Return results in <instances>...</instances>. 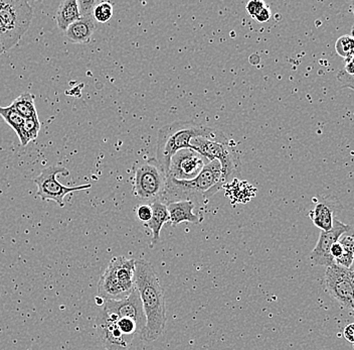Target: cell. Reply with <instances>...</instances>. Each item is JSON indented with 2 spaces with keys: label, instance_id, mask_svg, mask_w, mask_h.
Listing matches in <instances>:
<instances>
[{
  "label": "cell",
  "instance_id": "cell-1",
  "mask_svg": "<svg viewBox=\"0 0 354 350\" xmlns=\"http://www.w3.org/2000/svg\"><path fill=\"white\" fill-rule=\"evenodd\" d=\"M135 288L140 295L146 325L141 338L146 342L158 339L166 324L165 291L149 261L139 259L135 261Z\"/></svg>",
  "mask_w": 354,
  "mask_h": 350
},
{
  "label": "cell",
  "instance_id": "cell-2",
  "mask_svg": "<svg viewBox=\"0 0 354 350\" xmlns=\"http://www.w3.org/2000/svg\"><path fill=\"white\" fill-rule=\"evenodd\" d=\"M203 137L218 143H227L229 139L221 130L194 121H174L162 126L157 134L156 156L166 176L169 170L170 161L174 154L185 148H192V141Z\"/></svg>",
  "mask_w": 354,
  "mask_h": 350
},
{
  "label": "cell",
  "instance_id": "cell-3",
  "mask_svg": "<svg viewBox=\"0 0 354 350\" xmlns=\"http://www.w3.org/2000/svg\"><path fill=\"white\" fill-rule=\"evenodd\" d=\"M225 186L221 167L218 159L209 161L194 180L178 181L167 178L165 195L161 202L188 200L196 204L207 202Z\"/></svg>",
  "mask_w": 354,
  "mask_h": 350
},
{
  "label": "cell",
  "instance_id": "cell-4",
  "mask_svg": "<svg viewBox=\"0 0 354 350\" xmlns=\"http://www.w3.org/2000/svg\"><path fill=\"white\" fill-rule=\"evenodd\" d=\"M167 184V176L158 161L154 159L137 161L133 177V194L144 201L162 199Z\"/></svg>",
  "mask_w": 354,
  "mask_h": 350
},
{
  "label": "cell",
  "instance_id": "cell-5",
  "mask_svg": "<svg viewBox=\"0 0 354 350\" xmlns=\"http://www.w3.org/2000/svg\"><path fill=\"white\" fill-rule=\"evenodd\" d=\"M32 15V8L26 0H0V21L10 48L17 45L28 32Z\"/></svg>",
  "mask_w": 354,
  "mask_h": 350
},
{
  "label": "cell",
  "instance_id": "cell-6",
  "mask_svg": "<svg viewBox=\"0 0 354 350\" xmlns=\"http://www.w3.org/2000/svg\"><path fill=\"white\" fill-rule=\"evenodd\" d=\"M192 150L205 156L209 161L218 159L221 167L223 182L227 185L230 181L240 175L241 161L238 154L227 143H218L203 137H196L192 141Z\"/></svg>",
  "mask_w": 354,
  "mask_h": 350
},
{
  "label": "cell",
  "instance_id": "cell-7",
  "mask_svg": "<svg viewBox=\"0 0 354 350\" xmlns=\"http://www.w3.org/2000/svg\"><path fill=\"white\" fill-rule=\"evenodd\" d=\"M70 174L68 170L64 167H48L41 173L39 176L35 177L33 182L37 186V196L41 197V200H53L57 205L64 207L65 202L64 199L66 195L72 192L82 191V190L90 189L91 184L86 185L75 186V187H66L63 184L57 181V175L68 176Z\"/></svg>",
  "mask_w": 354,
  "mask_h": 350
},
{
  "label": "cell",
  "instance_id": "cell-8",
  "mask_svg": "<svg viewBox=\"0 0 354 350\" xmlns=\"http://www.w3.org/2000/svg\"><path fill=\"white\" fill-rule=\"evenodd\" d=\"M325 286L331 298L353 315V292L349 278V270L336 263L327 268L325 272Z\"/></svg>",
  "mask_w": 354,
  "mask_h": 350
},
{
  "label": "cell",
  "instance_id": "cell-9",
  "mask_svg": "<svg viewBox=\"0 0 354 350\" xmlns=\"http://www.w3.org/2000/svg\"><path fill=\"white\" fill-rule=\"evenodd\" d=\"M209 163V159L192 148L178 150L170 161L167 178L178 181L194 180Z\"/></svg>",
  "mask_w": 354,
  "mask_h": 350
},
{
  "label": "cell",
  "instance_id": "cell-10",
  "mask_svg": "<svg viewBox=\"0 0 354 350\" xmlns=\"http://www.w3.org/2000/svg\"><path fill=\"white\" fill-rule=\"evenodd\" d=\"M97 332L106 350H129L133 339L126 338L117 326L116 319L100 309L96 318Z\"/></svg>",
  "mask_w": 354,
  "mask_h": 350
},
{
  "label": "cell",
  "instance_id": "cell-11",
  "mask_svg": "<svg viewBox=\"0 0 354 350\" xmlns=\"http://www.w3.org/2000/svg\"><path fill=\"white\" fill-rule=\"evenodd\" d=\"M101 309L116 319L123 318V317L131 318L136 321L143 330L145 328L146 317L144 314L142 302H141L140 295L135 287L127 298L119 301L106 300L101 306Z\"/></svg>",
  "mask_w": 354,
  "mask_h": 350
},
{
  "label": "cell",
  "instance_id": "cell-12",
  "mask_svg": "<svg viewBox=\"0 0 354 350\" xmlns=\"http://www.w3.org/2000/svg\"><path fill=\"white\" fill-rule=\"evenodd\" d=\"M351 229V226L340 222L334 219L333 226L328 231H321L317 245L311 252L310 259L315 265L330 267L334 265L333 258L331 256L330 250L334 243H337L343 234H347Z\"/></svg>",
  "mask_w": 354,
  "mask_h": 350
},
{
  "label": "cell",
  "instance_id": "cell-13",
  "mask_svg": "<svg viewBox=\"0 0 354 350\" xmlns=\"http://www.w3.org/2000/svg\"><path fill=\"white\" fill-rule=\"evenodd\" d=\"M135 261L136 260L134 259L114 256L109 263L116 274L119 286L126 297L129 296L135 287Z\"/></svg>",
  "mask_w": 354,
  "mask_h": 350
},
{
  "label": "cell",
  "instance_id": "cell-14",
  "mask_svg": "<svg viewBox=\"0 0 354 350\" xmlns=\"http://www.w3.org/2000/svg\"><path fill=\"white\" fill-rule=\"evenodd\" d=\"M96 30L95 19L93 13L83 15L74 24H71L65 32L66 39L74 44H86L90 42L91 37Z\"/></svg>",
  "mask_w": 354,
  "mask_h": 350
},
{
  "label": "cell",
  "instance_id": "cell-15",
  "mask_svg": "<svg viewBox=\"0 0 354 350\" xmlns=\"http://www.w3.org/2000/svg\"><path fill=\"white\" fill-rule=\"evenodd\" d=\"M168 213H169L170 222L172 226L180 225L183 222L194 223L198 225L203 220L201 216L194 213V202L188 200L176 201V202L166 203Z\"/></svg>",
  "mask_w": 354,
  "mask_h": 350
},
{
  "label": "cell",
  "instance_id": "cell-16",
  "mask_svg": "<svg viewBox=\"0 0 354 350\" xmlns=\"http://www.w3.org/2000/svg\"><path fill=\"white\" fill-rule=\"evenodd\" d=\"M98 295L100 298L105 301H119L127 298L122 291L118 281H117L116 274L110 263L100 278Z\"/></svg>",
  "mask_w": 354,
  "mask_h": 350
},
{
  "label": "cell",
  "instance_id": "cell-17",
  "mask_svg": "<svg viewBox=\"0 0 354 350\" xmlns=\"http://www.w3.org/2000/svg\"><path fill=\"white\" fill-rule=\"evenodd\" d=\"M152 217L144 226L149 228L152 232L151 243L150 247H153L160 240V232L163 226L170 221L169 213H168L167 206L161 202L160 200L154 201L151 203Z\"/></svg>",
  "mask_w": 354,
  "mask_h": 350
},
{
  "label": "cell",
  "instance_id": "cell-18",
  "mask_svg": "<svg viewBox=\"0 0 354 350\" xmlns=\"http://www.w3.org/2000/svg\"><path fill=\"white\" fill-rule=\"evenodd\" d=\"M81 17L77 0H64L55 15L57 26L66 32V28Z\"/></svg>",
  "mask_w": 354,
  "mask_h": 350
},
{
  "label": "cell",
  "instance_id": "cell-19",
  "mask_svg": "<svg viewBox=\"0 0 354 350\" xmlns=\"http://www.w3.org/2000/svg\"><path fill=\"white\" fill-rule=\"evenodd\" d=\"M333 215L334 210L328 204L323 202L316 204L314 209L309 213L310 218L321 231H328L331 229L333 226Z\"/></svg>",
  "mask_w": 354,
  "mask_h": 350
},
{
  "label": "cell",
  "instance_id": "cell-20",
  "mask_svg": "<svg viewBox=\"0 0 354 350\" xmlns=\"http://www.w3.org/2000/svg\"><path fill=\"white\" fill-rule=\"evenodd\" d=\"M15 110L24 117V119L37 117V108H35V96L30 93L24 92L19 95L15 101L11 103Z\"/></svg>",
  "mask_w": 354,
  "mask_h": 350
},
{
  "label": "cell",
  "instance_id": "cell-21",
  "mask_svg": "<svg viewBox=\"0 0 354 350\" xmlns=\"http://www.w3.org/2000/svg\"><path fill=\"white\" fill-rule=\"evenodd\" d=\"M39 130H41V123H39V116L24 119L21 130L17 134L21 145L26 146L30 141L37 139Z\"/></svg>",
  "mask_w": 354,
  "mask_h": 350
},
{
  "label": "cell",
  "instance_id": "cell-22",
  "mask_svg": "<svg viewBox=\"0 0 354 350\" xmlns=\"http://www.w3.org/2000/svg\"><path fill=\"white\" fill-rule=\"evenodd\" d=\"M343 247V254L339 260L335 261L336 265L349 270L353 265L354 258V234H343L339 238Z\"/></svg>",
  "mask_w": 354,
  "mask_h": 350
},
{
  "label": "cell",
  "instance_id": "cell-23",
  "mask_svg": "<svg viewBox=\"0 0 354 350\" xmlns=\"http://www.w3.org/2000/svg\"><path fill=\"white\" fill-rule=\"evenodd\" d=\"M0 116L6 121V123H8L13 130H15V134H19L22 125H24V119L13 108L11 104L10 105L6 106V107L0 106Z\"/></svg>",
  "mask_w": 354,
  "mask_h": 350
},
{
  "label": "cell",
  "instance_id": "cell-24",
  "mask_svg": "<svg viewBox=\"0 0 354 350\" xmlns=\"http://www.w3.org/2000/svg\"><path fill=\"white\" fill-rule=\"evenodd\" d=\"M335 51L345 60L354 56V37L351 35H342L336 41Z\"/></svg>",
  "mask_w": 354,
  "mask_h": 350
},
{
  "label": "cell",
  "instance_id": "cell-25",
  "mask_svg": "<svg viewBox=\"0 0 354 350\" xmlns=\"http://www.w3.org/2000/svg\"><path fill=\"white\" fill-rule=\"evenodd\" d=\"M113 12H114V10H113L112 3L108 1H102L95 6L93 17L98 23L106 24L112 19Z\"/></svg>",
  "mask_w": 354,
  "mask_h": 350
},
{
  "label": "cell",
  "instance_id": "cell-26",
  "mask_svg": "<svg viewBox=\"0 0 354 350\" xmlns=\"http://www.w3.org/2000/svg\"><path fill=\"white\" fill-rule=\"evenodd\" d=\"M136 217L139 221L145 225L152 217V208L149 204H142L136 208Z\"/></svg>",
  "mask_w": 354,
  "mask_h": 350
},
{
  "label": "cell",
  "instance_id": "cell-27",
  "mask_svg": "<svg viewBox=\"0 0 354 350\" xmlns=\"http://www.w3.org/2000/svg\"><path fill=\"white\" fill-rule=\"evenodd\" d=\"M266 6H267V4H266L264 1H261V0H251V1L248 2L245 8H247L248 13H249L253 19H256L257 15L262 12Z\"/></svg>",
  "mask_w": 354,
  "mask_h": 350
},
{
  "label": "cell",
  "instance_id": "cell-28",
  "mask_svg": "<svg viewBox=\"0 0 354 350\" xmlns=\"http://www.w3.org/2000/svg\"><path fill=\"white\" fill-rule=\"evenodd\" d=\"M336 78L343 88H351L354 91V76H351V75L347 74L344 70H342L339 71Z\"/></svg>",
  "mask_w": 354,
  "mask_h": 350
},
{
  "label": "cell",
  "instance_id": "cell-29",
  "mask_svg": "<svg viewBox=\"0 0 354 350\" xmlns=\"http://www.w3.org/2000/svg\"><path fill=\"white\" fill-rule=\"evenodd\" d=\"M77 6H79L80 15L83 17V15L93 13L96 2L93 1V0H90V1H77Z\"/></svg>",
  "mask_w": 354,
  "mask_h": 350
},
{
  "label": "cell",
  "instance_id": "cell-30",
  "mask_svg": "<svg viewBox=\"0 0 354 350\" xmlns=\"http://www.w3.org/2000/svg\"><path fill=\"white\" fill-rule=\"evenodd\" d=\"M10 43H8V35L6 34L1 21H0V55L3 54L6 51L10 50Z\"/></svg>",
  "mask_w": 354,
  "mask_h": 350
},
{
  "label": "cell",
  "instance_id": "cell-31",
  "mask_svg": "<svg viewBox=\"0 0 354 350\" xmlns=\"http://www.w3.org/2000/svg\"><path fill=\"white\" fill-rule=\"evenodd\" d=\"M330 254L332 258H333L334 263H335V261L339 260V259L342 258L343 254V247L342 243H339V240L332 245Z\"/></svg>",
  "mask_w": 354,
  "mask_h": 350
},
{
  "label": "cell",
  "instance_id": "cell-32",
  "mask_svg": "<svg viewBox=\"0 0 354 350\" xmlns=\"http://www.w3.org/2000/svg\"><path fill=\"white\" fill-rule=\"evenodd\" d=\"M272 13L271 10H270L269 6H266L264 10H262L258 15H257L256 21L260 24L267 23L268 21H270L271 19Z\"/></svg>",
  "mask_w": 354,
  "mask_h": 350
},
{
  "label": "cell",
  "instance_id": "cell-33",
  "mask_svg": "<svg viewBox=\"0 0 354 350\" xmlns=\"http://www.w3.org/2000/svg\"><path fill=\"white\" fill-rule=\"evenodd\" d=\"M343 336L348 342L354 343V323L347 325L343 330Z\"/></svg>",
  "mask_w": 354,
  "mask_h": 350
},
{
  "label": "cell",
  "instance_id": "cell-34",
  "mask_svg": "<svg viewBox=\"0 0 354 350\" xmlns=\"http://www.w3.org/2000/svg\"><path fill=\"white\" fill-rule=\"evenodd\" d=\"M345 72L354 76V56L345 60Z\"/></svg>",
  "mask_w": 354,
  "mask_h": 350
},
{
  "label": "cell",
  "instance_id": "cell-35",
  "mask_svg": "<svg viewBox=\"0 0 354 350\" xmlns=\"http://www.w3.org/2000/svg\"><path fill=\"white\" fill-rule=\"evenodd\" d=\"M349 278H351V286H353V307H354V272L349 271ZM353 316L354 317V310Z\"/></svg>",
  "mask_w": 354,
  "mask_h": 350
},
{
  "label": "cell",
  "instance_id": "cell-36",
  "mask_svg": "<svg viewBox=\"0 0 354 350\" xmlns=\"http://www.w3.org/2000/svg\"><path fill=\"white\" fill-rule=\"evenodd\" d=\"M351 10H353V15H354V0L351 1ZM351 37H354V26L353 30H351Z\"/></svg>",
  "mask_w": 354,
  "mask_h": 350
},
{
  "label": "cell",
  "instance_id": "cell-37",
  "mask_svg": "<svg viewBox=\"0 0 354 350\" xmlns=\"http://www.w3.org/2000/svg\"><path fill=\"white\" fill-rule=\"evenodd\" d=\"M349 271L354 272V258H353V265H351V267L349 268Z\"/></svg>",
  "mask_w": 354,
  "mask_h": 350
}]
</instances>
